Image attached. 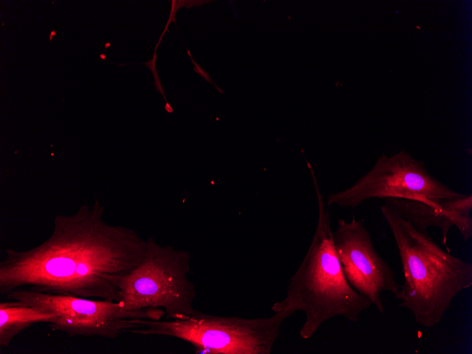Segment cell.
Returning a JSON list of instances; mask_svg holds the SVG:
<instances>
[{"mask_svg":"<svg viewBox=\"0 0 472 354\" xmlns=\"http://www.w3.org/2000/svg\"><path fill=\"white\" fill-rule=\"evenodd\" d=\"M95 199L71 215H57L50 236L23 251L6 249L0 295L19 288L117 301L121 278L138 266L147 241L134 230L107 224Z\"/></svg>","mask_w":472,"mask_h":354,"instance_id":"6da1fadb","label":"cell"},{"mask_svg":"<svg viewBox=\"0 0 472 354\" xmlns=\"http://www.w3.org/2000/svg\"><path fill=\"white\" fill-rule=\"evenodd\" d=\"M380 211L394 237L402 266L403 281L394 297L417 324L432 328L442 322L453 300L471 287L472 264L443 249L427 231L413 228L384 204Z\"/></svg>","mask_w":472,"mask_h":354,"instance_id":"7a4b0ae2","label":"cell"},{"mask_svg":"<svg viewBox=\"0 0 472 354\" xmlns=\"http://www.w3.org/2000/svg\"><path fill=\"white\" fill-rule=\"evenodd\" d=\"M308 167L317 198V225L307 254L290 278L285 297L278 302L295 312H304L305 321L299 334L305 340L334 317L357 322L360 314L372 306L343 275L334 243L329 210L315 173L310 165Z\"/></svg>","mask_w":472,"mask_h":354,"instance_id":"3957f363","label":"cell"},{"mask_svg":"<svg viewBox=\"0 0 472 354\" xmlns=\"http://www.w3.org/2000/svg\"><path fill=\"white\" fill-rule=\"evenodd\" d=\"M271 317L216 316L195 310L184 320L134 319L140 328L129 332L176 338L191 343L197 354H270L283 321L294 311L275 302Z\"/></svg>","mask_w":472,"mask_h":354,"instance_id":"277c9868","label":"cell"},{"mask_svg":"<svg viewBox=\"0 0 472 354\" xmlns=\"http://www.w3.org/2000/svg\"><path fill=\"white\" fill-rule=\"evenodd\" d=\"M147 241V252L141 264L123 276L118 283L117 300L126 310L160 308L167 320L188 319L195 311L194 283L189 252Z\"/></svg>","mask_w":472,"mask_h":354,"instance_id":"5b68a950","label":"cell"},{"mask_svg":"<svg viewBox=\"0 0 472 354\" xmlns=\"http://www.w3.org/2000/svg\"><path fill=\"white\" fill-rule=\"evenodd\" d=\"M4 296L19 304L54 314L49 326L70 337L117 338L123 332L140 327L130 319L160 320L165 316V311L160 308L126 310L117 301L53 295L24 288L15 289Z\"/></svg>","mask_w":472,"mask_h":354,"instance_id":"8992f818","label":"cell"},{"mask_svg":"<svg viewBox=\"0 0 472 354\" xmlns=\"http://www.w3.org/2000/svg\"><path fill=\"white\" fill-rule=\"evenodd\" d=\"M450 189L426 170L423 161L402 151L392 156L382 155L374 166L350 187L330 194L325 201L354 208L372 199L399 198L421 201L464 196Z\"/></svg>","mask_w":472,"mask_h":354,"instance_id":"52a82bcc","label":"cell"},{"mask_svg":"<svg viewBox=\"0 0 472 354\" xmlns=\"http://www.w3.org/2000/svg\"><path fill=\"white\" fill-rule=\"evenodd\" d=\"M333 239L336 254L350 285L384 314V293L396 295L401 285L391 267L375 249L371 235L360 220L339 219Z\"/></svg>","mask_w":472,"mask_h":354,"instance_id":"ba28073f","label":"cell"},{"mask_svg":"<svg viewBox=\"0 0 472 354\" xmlns=\"http://www.w3.org/2000/svg\"><path fill=\"white\" fill-rule=\"evenodd\" d=\"M384 205L413 228L427 231L430 227L439 229L442 242L446 244L449 230L455 227L464 241L472 237V196L440 201H421L411 199L387 198Z\"/></svg>","mask_w":472,"mask_h":354,"instance_id":"9c48e42d","label":"cell"},{"mask_svg":"<svg viewBox=\"0 0 472 354\" xmlns=\"http://www.w3.org/2000/svg\"><path fill=\"white\" fill-rule=\"evenodd\" d=\"M55 314L7 300L0 302V346L7 348L21 331L39 322L50 323Z\"/></svg>","mask_w":472,"mask_h":354,"instance_id":"30bf717a","label":"cell"},{"mask_svg":"<svg viewBox=\"0 0 472 354\" xmlns=\"http://www.w3.org/2000/svg\"><path fill=\"white\" fill-rule=\"evenodd\" d=\"M156 50L157 49H155V52H154V54H153V59L150 61H148L146 63H143L142 64H144L146 66L149 68V69L151 70V71L153 73V77H154L155 89L159 93H160V94L163 96L164 100H165V102H167V99H166L165 95V92H164L163 88L162 86V84H161V82H160V78H159V75H158V73L157 69H156V64H155L156 63V59H157Z\"/></svg>","mask_w":472,"mask_h":354,"instance_id":"8fae6325","label":"cell"},{"mask_svg":"<svg viewBox=\"0 0 472 354\" xmlns=\"http://www.w3.org/2000/svg\"><path fill=\"white\" fill-rule=\"evenodd\" d=\"M187 54H188V55L189 56V57H190V59H191V60L192 64L194 65V71L196 73H198V74H199L201 76H202V77L206 80V81H207V82H208V83L213 84V85L216 87V88L220 93H223V90H221L220 88H218V86H217V85H216L211 81V79L210 78L209 74H208L205 70H203V69L200 66V65H199V64H197V63L194 60V59H193V57H191V53H190V52H189V50L188 49L187 47Z\"/></svg>","mask_w":472,"mask_h":354,"instance_id":"7c38bea8","label":"cell"},{"mask_svg":"<svg viewBox=\"0 0 472 354\" xmlns=\"http://www.w3.org/2000/svg\"><path fill=\"white\" fill-rule=\"evenodd\" d=\"M184 6L187 8H190L191 6H200L203 4L207 3V1H184Z\"/></svg>","mask_w":472,"mask_h":354,"instance_id":"4fadbf2b","label":"cell"},{"mask_svg":"<svg viewBox=\"0 0 472 354\" xmlns=\"http://www.w3.org/2000/svg\"><path fill=\"white\" fill-rule=\"evenodd\" d=\"M165 107V110H166L167 112H168L170 113L173 112L172 108L171 107V106L170 105V104L168 102H166Z\"/></svg>","mask_w":472,"mask_h":354,"instance_id":"5bb4252c","label":"cell"},{"mask_svg":"<svg viewBox=\"0 0 472 354\" xmlns=\"http://www.w3.org/2000/svg\"><path fill=\"white\" fill-rule=\"evenodd\" d=\"M54 35H56V32L54 30L52 31V33L50 34V40H52V37H53Z\"/></svg>","mask_w":472,"mask_h":354,"instance_id":"9a60e30c","label":"cell"},{"mask_svg":"<svg viewBox=\"0 0 472 354\" xmlns=\"http://www.w3.org/2000/svg\"><path fill=\"white\" fill-rule=\"evenodd\" d=\"M100 57L102 58V59H106V57H105V55L104 54H101L100 55Z\"/></svg>","mask_w":472,"mask_h":354,"instance_id":"2e32d148","label":"cell"},{"mask_svg":"<svg viewBox=\"0 0 472 354\" xmlns=\"http://www.w3.org/2000/svg\"><path fill=\"white\" fill-rule=\"evenodd\" d=\"M110 45V43H107V44H105V48H108V47H109Z\"/></svg>","mask_w":472,"mask_h":354,"instance_id":"e0dca14e","label":"cell"}]
</instances>
